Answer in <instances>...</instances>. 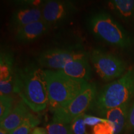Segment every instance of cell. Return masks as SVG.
Returning a JSON list of instances; mask_svg holds the SVG:
<instances>
[{
	"label": "cell",
	"instance_id": "obj_1",
	"mask_svg": "<svg viewBox=\"0 0 134 134\" xmlns=\"http://www.w3.org/2000/svg\"><path fill=\"white\" fill-rule=\"evenodd\" d=\"M14 93L34 113L43 111L49 105L47 84L44 71L31 65L16 71L14 76Z\"/></svg>",
	"mask_w": 134,
	"mask_h": 134
},
{
	"label": "cell",
	"instance_id": "obj_2",
	"mask_svg": "<svg viewBox=\"0 0 134 134\" xmlns=\"http://www.w3.org/2000/svg\"><path fill=\"white\" fill-rule=\"evenodd\" d=\"M47 84L49 106L53 112L66 106L88 86L89 83L66 76L59 70H43Z\"/></svg>",
	"mask_w": 134,
	"mask_h": 134
},
{
	"label": "cell",
	"instance_id": "obj_3",
	"mask_svg": "<svg viewBox=\"0 0 134 134\" xmlns=\"http://www.w3.org/2000/svg\"><path fill=\"white\" fill-rule=\"evenodd\" d=\"M134 97V69L103 87L97 95L91 108L97 113L130 103Z\"/></svg>",
	"mask_w": 134,
	"mask_h": 134
},
{
	"label": "cell",
	"instance_id": "obj_4",
	"mask_svg": "<svg viewBox=\"0 0 134 134\" xmlns=\"http://www.w3.org/2000/svg\"><path fill=\"white\" fill-rule=\"evenodd\" d=\"M87 24L92 34L104 42L121 48L133 45L131 35L107 12L99 11L91 14Z\"/></svg>",
	"mask_w": 134,
	"mask_h": 134
},
{
	"label": "cell",
	"instance_id": "obj_5",
	"mask_svg": "<svg viewBox=\"0 0 134 134\" xmlns=\"http://www.w3.org/2000/svg\"><path fill=\"white\" fill-rule=\"evenodd\" d=\"M97 93L96 85L89 83L87 88L71 103L53 112L52 122L70 124L77 117L85 114L89 108H91Z\"/></svg>",
	"mask_w": 134,
	"mask_h": 134
},
{
	"label": "cell",
	"instance_id": "obj_6",
	"mask_svg": "<svg viewBox=\"0 0 134 134\" xmlns=\"http://www.w3.org/2000/svg\"><path fill=\"white\" fill-rule=\"evenodd\" d=\"M90 57L96 73L104 81L119 78L126 69V64L123 60L100 50H93Z\"/></svg>",
	"mask_w": 134,
	"mask_h": 134
},
{
	"label": "cell",
	"instance_id": "obj_7",
	"mask_svg": "<svg viewBox=\"0 0 134 134\" xmlns=\"http://www.w3.org/2000/svg\"><path fill=\"white\" fill-rule=\"evenodd\" d=\"M89 57L88 53L75 48H51L40 53L38 63L43 68L48 70H61L70 62Z\"/></svg>",
	"mask_w": 134,
	"mask_h": 134
},
{
	"label": "cell",
	"instance_id": "obj_8",
	"mask_svg": "<svg viewBox=\"0 0 134 134\" xmlns=\"http://www.w3.org/2000/svg\"><path fill=\"white\" fill-rule=\"evenodd\" d=\"M41 8L42 20L50 27L65 23L77 11L75 4L68 1H46Z\"/></svg>",
	"mask_w": 134,
	"mask_h": 134
},
{
	"label": "cell",
	"instance_id": "obj_9",
	"mask_svg": "<svg viewBox=\"0 0 134 134\" xmlns=\"http://www.w3.org/2000/svg\"><path fill=\"white\" fill-rule=\"evenodd\" d=\"M42 5L28 3L24 6L15 10L10 19V26L15 31L26 25L41 21L42 16Z\"/></svg>",
	"mask_w": 134,
	"mask_h": 134
},
{
	"label": "cell",
	"instance_id": "obj_10",
	"mask_svg": "<svg viewBox=\"0 0 134 134\" xmlns=\"http://www.w3.org/2000/svg\"><path fill=\"white\" fill-rule=\"evenodd\" d=\"M50 28L42 19L16 30L14 34L15 39L17 42L21 43L33 42L47 32Z\"/></svg>",
	"mask_w": 134,
	"mask_h": 134
},
{
	"label": "cell",
	"instance_id": "obj_11",
	"mask_svg": "<svg viewBox=\"0 0 134 134\" xmlns=\"http://www.w3.org/2000/svg\"><path fill=\"white\" fill-rule=\"evenodd\" d=\"M88 57L79 58L70 62L59 71L73 79L88 82L91 78V73Z\"/></svg>",
	"mask_w": 134,
	"mask_h": 134
},
{
	"label": "cell",
	"instance_id": "obj_12",
	"mask_svg": "<svg viewBox=\"0 0 134 134\" xmlns=\"http://www.w3.org/2000/svg\"><path fill=\"white\" fill-rule=\"evenodd\" d=\"M129 109V103L117 108L104 110L99 114L113 124L114 127V134H120L126 128Z\"/></svg>",
	"mask_w": 134,
	"mask_h": 134
},
{
	"label": "cell",
	"instance_id": "obj_13",
	"mask_svg": "<svg viewBox=\"0 0 134 134\" xmlns=\"http://www.w3.org/2000/svg\"><path fill=\"white\" fill-rule=\"evenodd\" d=\"M30 109L23 100H20L13 108L8 117L0 122V128L10 133L16 129L29 115Z\"/></svg>",
	"mask_w": 134,
	"mask_h": 134
},
{
	"label": "cell",
	"instance_id": "obj_14",
	"mask_svg": "<svg viewBox=\"0 0 134 134\" xmlns=\"http://www.w3.org/2000/svg\"><path fill=\"white\" fill-rule=\"evenodd\" d=\"M108 7L119 18L127 23L134 21V0H113Z\"/></svg>",
	"mask_w": 134,
	"mask_h": 134
},
{
	"label": "cell",
	"instance_id": "obj_15",
	"mask_svg": "<svg viewBox=\"0 0 134 134\" xmlns=\"http://www.w3.org/2000/svg\"><path fill=\"white\" fill-rule=\"evenodd\" d=\"M13 67L12 54L8 52H1L0 56V82L14 81Z\"/></svg>",
	"mask_w": 134,
	"mask_h": 134
},
{
	"label": "cell",
	"instance_id": "obj_16",
	"mask_svg": "<svg viewBox=\"0 0 134 134\" xmlns=\"http://www.w3.org/2000/svg\"><path fill=\"white\" fill-rule=\"evenodd\" d=\"M39 124V119L31 113L26 119L9 134H30Z\"/></svg>",
	"mask_w": 134,
	"mask_h": 134
},
{
	"label": "cell",
	"instance_id": "obj_17",
	"mask_svg": "<svg viewBox=\"0 0 134 134\" xmlns=\"http://www.w3.org/2000/svg\"><path fill=\"white\" fill-rule=\"evenodd\" d=\"M13 103L11 96L0 95V122L3 121L13 110Z\"/></svg>",
	"mask_w": 134,
	"mask_h": 134
},
{
	"label": "cell",
	"instance_id": "obj_18",
	"mask_svg": "<svg viewBox=\"0 0 134 134\" xmlns=\"http://www.w3.org/2000/svg\"><path fill=\"white\" fill-rule=\"evenodd\" d=\"M46 128L48 134H73L69 124L52 122L47 125Z\"/></svg>",
	"mask_w": 134,
	"mask_h": 134
},
{
	"label": "cell",
	"instance_id": "obj_19",
	"mask_svg": "<svg viewBox=\"0 0 134 134\" xmlns=\"http://www.w3.org/2000/svg\"><path fill=\"white\" fill-rule=\"evenodd\" d=\"M69 126L73 134H87L85 124V114L75 119L70 124Z\"/></svg>",
	"mask_w": 134,
	"mask_h": 134
},
{
	"label": "cell",
	"instance_id": "obj_20",
	"mask_svg": "<svg viewBox=\"0 0 134 134\" xmlns=\"http://www.w3.org/2000/svg\"><path fill=\"white\" fill-rule=\"evenodd\" d=\"M125 130L127 132L133 133L134 132V103L130 107L129 110L128 118Z\"/></svg>",
	"mask_w": 134,
	"mask_h": 134
},
{
	"label": "cell",
	"instance_id": "obj_21",
	"mask_svg": "<svg viewBox=\"0 0 134 134\" xmlns=\"http://www.w3.org/2000/svg\"><path fill=\"white\" fill-rule=\"evenodd\" d=\"M30 134H48L46 128L41 127H37L32 130Z\"/></svg>",
	"mask_w": 134,
	"mask_h": 134
},
{
	"label": "cell",
	"instance_id": "obj_22",
	"mask_svg": "<svg viewBox=\"0 0 134 134\" xmlns=\"http://www.w3.org/2000/svg\"><path fill=\"white\" fill-rule=\"evenodd\" d=\"M0 134H9V133H8V132H6L3 129L0 128Z\"/></svg>",
	"mask_w": 134,
	"mask_h": 134
}]
</instances>
